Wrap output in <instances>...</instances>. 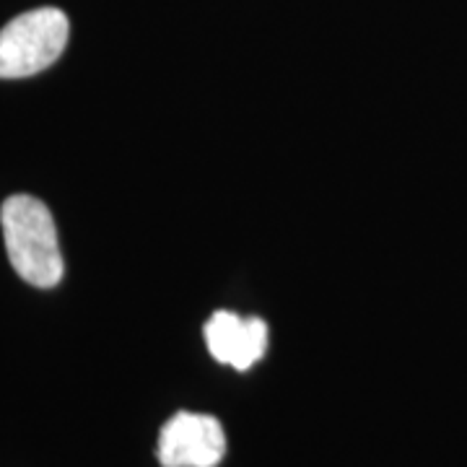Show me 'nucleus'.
<instances>
[{"label":"nucleus","mask_w":467,"mask_h":467,"mask_svg":"<svg viewBox=\"0 0 467 467\" xmlns=\"http://www.w3.org/2000/svg\"><path fill=\"white\" fill-rule=\"evenodd\" d=\"M8 260L21 281L36 288H55L63 281V252L50 208L32 195H11L0 208Z\"/></svg>","instance_id":"f257e3e1"},{"label":"nucleus","mask_w":467,"mask_h":467,"mask_svg":"<svg viewBox=\"0 0 467 467\" xmlns=\"http://www.w3.org/2000/svg\"><path fill=\"white\" fill-rule=\"evenodd\" d=\"M70 24L60 8H34L0 29V78L36 76L66 52Z\"/></svg>","instance_id":"f03ea898"},{"label":"nucleus","mask_w":467,"mask_h":467,"mask_svg":"<svg viewBox=\"0 0 467 467\" xmlns=\"http://www.w3.org/2000/svg\"><path fill=\"white\" fill-rule=\"evenodd\" d=\"M159 462L164 467H216L226 454V434L218 418L177 413L161 426Z\"/></svg>","instance_id":"7ed1b4c3"},{"label":"nucleus","mask_w":467,"mask_h":467,"mask_svg":"<svg viewBox=\"0 0 467 467\" xmlns=\"http://www.w3.org/2000/svg\"><path fill=\"white\" fill-rule=\"evenodd\" d=\"M205 346L218 364L247 371L267 350V325L260 317H239L234 312H216L205 322Z\"/></svg>","instance_id":"20e7f679"}]
</instances>
